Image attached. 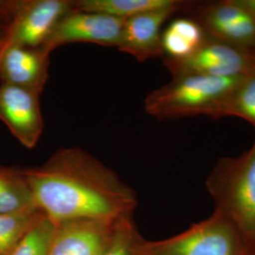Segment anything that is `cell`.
I'll list each match as a JSON object with an SVG mask.
<instances>
[{
	"label": "cell",
	"instance_id": "cell-1",
	"mask_svg": "<svg viewBox=\"0 0 255 255\" xmlns=\"http://www.w3.org/2000/svg\"><path fill=\"white\" fill-rule=\"evenodd\" d=\"M37 208L54 224L78 219L115 221L133 216L135 191L80 147H62L45 164L23 169Z\"/></svg>",
	"mask_w": 255,
	"mask_h": 255
},
{
	"label": "cell",
	"instance_id": "cell-14",
	"mask_svg": "<svg viewBox=\"0 0 255 255\" xmlns=\"http://www.w3.org/2000/svg\"><path fill=\"white\" fill-rule=\"evenodd\" d=\"M46 215L37 207L0 213V255H9Z\"/></svg>",
	"mask_w": 255,
	"mask_h": 255
},
{
	"label": "cell",
	"instance_id": "cell-5",
	"mask_svg": "<svg viewBox=\"0 0 255 255\" xmlns=\"http://www.w3.org/2000/svg\"><path fill=\"white\" fill-rule=\"evenodd\" d=\"M73 9L71 0L0 1V21L5 22L4 45L43 46L59 20Z\"/></svg>",
	"mask_w": 255,
	"mask_h": 255
},
{
	"label": "cell",
	"instance_id": "cell-12",
	"mask_svg": "<svg viewBox=\"0 0 255 255\" xmlns=\"http://www.w3.org/2000/svg\"><path fill=\"white\" fill-rule=\"evenodd\" d=\"M207 39L205 30L198 21L176 19L162 33L163 57L172 60L184 59L194 53Z\"/></svg>",
	"mask_w": 255,
	"mask_h": 255
},
{
	"label": "cell",
	"instance_id": "cell-20",
	"mask_svg": "<svg viewBox=\"0 0 255 255\" xmlns=\"http://www.w3.org/2000/svg\"><path fill=\"white\" fill-rule=\"evenodd\" d=\"M255 255V251H254V252H252V253H251V255Z\"/></svg>",
	"mask_w": 255,
	"mask_h": 255
},
{
	"label": "cell",
	"instance_id": "cell-17",
	"mask_svg": "<svg viewBox=\"0 0 255 255\" xmlns=\"http://www.w3.org/2000/svg\"><path fill=\"white\" fill-rule=\"evenodd\" d=\"M132 217H125L117 221L109 244L102 255H136L135 245L142 237Z\"/></svg>",
	"mask_w": 255,
	"mask_h": 255
},
{
	"label": "cell",
	"instance_id": "cell-21",
	"mask_svg": "<svg viewBox=\"0 0 255 255\" xmlns=\"http://www.w3.org/2000/svg\"><path fill=\"white\" fill-rule=\"evenodd\" d=\"M254 53H255V51H254Z\"/></svg>",
	"mask_w": 255,
	"mask_h": 255
},
{
	"label": "cell",
	"instance_id": "cell-15",
	"mask_svg": "<svg viewBox=\"0 0 255 255\" xmlns=\"http://www.w3.org/2000/svg\"><path fill=\"white\" fill-rule=\"evenodd\" d=\"M36 207L23 169L0 166V213Z\"/></svg>",
	"mask_w": 255,
	"mask_h": 255
},
{
	"label": "cell",
	"instance_id": "cell-2",
	"mask_svg": "<svg viewBox=\"0 0 255 255\" xmlns=\"http://www.w3.org/2000/svg\"><path fill=\"white\" fill-rule=\"evenodd\" d=\"M246 76L212 77L185 75L149 93L145 99L146 113L158 119H179L197 116L219 119L230 95Z\"/></svg>",
	"mask_w": 255,
	"mask_h": 255
},
{
	"label": "cell",
	"instance_id": "cell-3",
	"mask_svg": "<svg viewBox=\"0 0 255 255\" xmlns=\"http://www.w3.org/2000/svg\"><path fill=\"white\" fill-rule=\"evenodd\" d=\"M206 187L216 209L255 251V142L243 154L220 159Z\"/></svg>",
	"mask_w": 255,
	"mask_h": 255
},
{
	"label": "cell",
	"instance_id": "cell-19",
	"mask_svg": "<svg viewBox=\"0 0 255 255\" xmlns=\"http://www.w3.org/2000/svg\"><path fill=\"white\" fill-rule=\"evenodd\" d=\"M4 42H5V33H4V27L3 24L0 23V50L4 46Z\"/></svg>",
	"mask_w": 255,
	"mask_h": 255
},
{
	"label": "cell",
	"instance_id": "cell-7",
	"mask_svg": "<svg viewBox=\"0 0 255 255\" xmlns=\"http://www.w3.org/2000/svg\"><path fill=\"white\" fill-rule=\"evenodd\" d=\"M124 22L125 19L73 9L59 20L42 47L51 53L60 46L78 42L119 46Z\"/></svg>",
	"mask_w": 255,
	"mask_h": 255
},
{
	"label": "cell",
	"instance_id": "cell-10",
	"mask_svg": "<svg viewBox=\"0 0 255 255\" xmlns=\"http://www.w3.org/2000/svg\"><path fill=\"white\" fill-rule=\"evenodd\" d=\"M49 56L42 46L4 45L0 50V82L41 96L49 79Z\"/></svg>",
	"mask_w": 255,
	"mask_h": 255
},
{
	"label": "cell",
	"instance_id": "cell-9",
	"mask_svg": "<svg viewBox=\"0 0 255 255\" xmlns=\"http://www.w3.org/2000/svg\"><path fill=\"white\" fill-rule=\"evenodd\" d=\"M118 220L78 219L57 223L47 255H102Z\"/></svg>",
	"mask_w": 255,
	"mask_h": 255
},
{
	"label": "cell",
	"instance_id": "cell-8",
	"mask_svg": "<svg viewBox=\"0 0 255 255\" xmlns=\"http://www.w3.org/2000/svg\"><path fill=\"white\" fill-rule=\"evenodd\" d=\"M40 95L27 89L0 84V120L27 148L35 147L44 130Z\"/></svg>",
	"mask_w": 255,
	"mask_h": 255
},
{
	"label": "cell",
	"instance_id": "cell-4",
	"mask_svg": "<svg viewBox=\"0 0 255 255\" xmlns=\"http://www.w3.org/2000/svg\"><path fill=\"white\" fill-rule=\"evenodd\" d=\"M252 252L237 228L216 211L175 237L158 241L141 238L135 245L136 255H250Z\"/></svg>",
	"mask_w": 255,
	"mask_h": 255
},
{
	"label": "cell",
	"instance_id": "cell-13",
	"mask_svg": "<svg viewBox=\"0 0 255 255\" xmlns=\"http://www.w3.org/2000/svg\"><path fill=\"white\" fill-rule=\"evenodd\" d=\"M177 0H78L74 9L127 19L139 13L176 5Z\"/></svg>",
	"mask_w": 255,
	"mask_h": 255
},
{
	"label": "cell",
	"instance_id": "cell-16",
	"mask_svg": "<svg viewBox=\"0 0 255 255\" xmlns=\"http://www.w3.org/2000/svg\"><path fill=\"white\" fill-rule=\"evenodd\" d=\"M237 117L255 127V71L246 76L220 110L219 119Z\"/></svg>",
	"mask_w": 255,
	"mask_h": 255
},
{
	"label": "cell",
	"instance_id": "cell-18",
	"mask_svg": "<svg viewBox=\"0 0 255 255\" xmlns=\"http://www.w3.org/2000/svg\"><path fill=\"white\" fill-rule=\"evenodd\" d=\"M55 224L45 216L9 255H47Z\"/></svg>",
	"mask_w": 255,
	"mask_h": 255
},
{
	"label": "cell",
	"instance_id": "cell-6",
	"mask_svg": "<svg viewBox=\"0 0 255 255\" xmlns=\"http://www.w3.org/2000/svg\"><path fill=\"white\" fill-rule=\"evenodd\" d=\"M164 64L173 77L185 75L238 77L255 72V54L217 40L207 39L190 56L181 60L164 58Z\"/></svg>",
	"mask_w": 255,
	"mask_h": 255
},
{
	"label": "cell",
	"instance_id": "cell-11",
	"mask_svg": "<svg viewBox=\"0 0 255 255\" xmlns=\"http://www.w3.org/2000/svg\"><path fill=\"white\" fill-rule=\"evenodd\" d=\"M183 6L182 1L176 5L153 9L125 19L119 41V50L132 55L144 62L151 58L163 57L161 27Z\"/></svg>",
	"mask_w": 255,
	"mask_h": 255
}]
</instances>
